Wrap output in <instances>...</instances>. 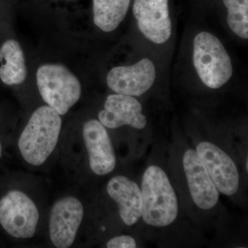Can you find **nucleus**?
<instances>
[{
	"instance_id": "1",
	"label": "nucleus",
	"mask_w": 248,
	"mask_h": 248,
	"mask_svg": "<svg viewBox=\"0 0 248 248\" xmlns=\"http://www.w3.org/2000/svg\"><path fill=\"white\" fill-rule=\"evenodd\" d=\"M62 124L60 115L48 106L32 113L18 141L26 161L38 166L46 161L58 143Z\"/></svg>"
},
{
	"instance_id": "2",
	"label": "nucleus",
	"mask_w": 248,
	"mask_h": 248,
	"mask_svg": "<svg viewBox=\"0 0 248 248\" xmlns=\"http://www.w3.org/2000/svg\"><path fill=\"white\" fill-rule=\"evenodd\" d=\"M142 218L146 224L155 227L170 225L177 218L178 201L167 174L156 166L148 167L141 185Z\"/></svg>"
},
{
	"instance_id": "3",
	"label": "nucleus",
	"mask_w": 248,
	"mask_h": 248,
	"mask_svg": "<svg viewBox=\"0 0 248 248\" xmlns=\"http://www.w3.org/2000/svg\"><path fill=\"white\" fill-rule=\"evenodd\" d=\"M193 62L202 82L210 89H219L232 76V64L228 52L221 41L210 32H202L196 36Z\"/></svg>"
},
{
	"instance_id": "4",
	"label": "nucleus",
	"mask_w": 248,
	"mask_h": 248,
	"mask_svg": "<svg viewBox=\"0 0 248 248\" xmlns=\"http://www.w3.org/2000/svg\"><path fill=\"white\" fill-rule=\"evenodd\" d=\"M42 99L60 115H66L81 96V84L76 76L61 64L42 65L36 73Z\"/></svg>"
},
{
	"instance_id": "5",
	"label": "nucleus",
	"mask_w": 248,
	"mask_h": 248,
	"mask_svg": "<svg viewBox=\"0 0 248 248\" xmlns=\"http://www.w3.org/2000/svg\"><path fill=\"white\" fill-rule=\"evenodd\" d=\"M39 217L35 204L21 191H10L0 200V224L15 238L32 237Z\"/></svg>"
},
{
	"instance_id": "6",
	"label": "nucleus",
	"mask_w": 248,
	"mask_h": 248,
	"mask_svg": "<svg viewBox=\"0 0 248 248\" xmlns=\"http://www.w3.org/2000/svg\"><path fill=\"white\" fill-rule=\"evenodd\" d=\"M83 217L84 208L76 197H66L55 202L49 222V234L55 247L67 248L72 246Z\"/></svg>"
},
{
	"instance_id": "7",
	"label": "nucleus",
	"mask_w": 248,
	"mask_h": 248,
	"mask_svg": "<svg viewBox=\"0 0 248 248\" xmlns=\"http://www.w3.org/2000/svg\"><path fill=\"white\" fill-rule=\"evenodd\" d=\"M196 152L217 190L223 195H234L239 189V175L231 156L210 142H202L197 146Z\"/></svg>"
},
{
	"instance_id": "8",
	"label": "nucleus",
	"mask_w": 248,
	"mask_h": 248,
	"mask_svg": "<svg viewBox=\"0 0 248 248\" xmlns=\"http://www.w3.org/2000/svg\"><path fill=\"white\" fill-rule=\"evenodd\" d=\"M133 14L140 31L158 45L167 42L172 34L169 0H135Z\"/></svg>"
},
{
	"instance_id": "9",
	"label": "nucleus",
	"mask_w": 248,
	"mask_h": 248,
	"mask_svg": "<svg viewBox=\"0 0 248 248\" xmlns=\"http://www.w3.org/2000/svg\"><path fill=\"white\" fill-rule=\"evenodd\" d=\"M156 69L149 59L128 66H117L108 73V87L117 94L140 96L147 92L154 84Z\"/></svg>"
},
{
	"instance_id": "10",
	"label": "nucleus",
	"mask_w": 248,
	"mask_h": 248,
	"mask_svg": "<svg viewBox=\"0 0 248 248\" xmlns=\"http://www.w3.org/2000/svg\"><path fill=\"white\" fill-rule=\"evenodd\" d=\"M83 138L89 156L90 167L97 175H106L115 169L116 157L105 126L99 121L86 122Z\"/></svg>"
},
{
	"instance_id": "11",
	"label": "nucleus",
	"mask_w": 248,
	"mask_h": 248,
	"mask_svg": "<svg viewBox=\"0 0 248 248\" xmlns=\"http://www.w3.org/2000/svg\"><path fill=\"white\" fill-rule=\"evenodd\" d=\"M183 164L193 202L199 208L203 210L213 208L218 201V190L197 152L192 149L187 150L184 154Z\"/></svg>"
},
{
	"instance_id": "12",
	"label": "nucleus",
	"mask_w": 248,
	"mask_h": 248,
	"mask_svg": "<svg viewBox=\"0 0 248 248\" xmlns=\"http://www.w3.org/2000/svg\"><path fill=\"white\" fill-rule=\"evenodd\" d=\"M99 122L107 128L114 129L124 125L143 129L146 117L142 114V106L132 96L110 94L107 97L104 110L98 115Z\"/></svg>"
},
{
	"instance_id": "13",
	"label": "nucleus",
	"mask_w": 248,
	"mask_h": 248,
	"mask_svg": "<svg viewBox=\"0 0 248 248\" xmlns=\"http://www.w3.org/2000/svg\"><path fill=\"white\" fill-rule=\"evenodd\" d=\"M107 192L117 206L122 221L133 226L142 216L141 191L138 184L124 176H116L109 181Z\"/></svg>"
},
{
	"instance_id": "14",
	"label": "nucleus",
	"mask_w": 248,
	"mask_h": 248,
	"mask_svg": "<svg viewBox=\"0 0 248 248\" xmlns=\"http://www.w3.org/2000/svg\"><path fill=\"white\" fill-rule=\"evenodd\" d=\"M0 79L5 84H22L27 76L25 59L20 45L14 40L6 41L0 47Z\"/></svg>"
},
{
	"instance_id": "15",
	"label": "nucleus",
	"mask_w": 248,
	"mask_h": 248,
	"mask_svg": "<svg viewBox=\"0 0 248 248\" xmlns=\"http://www.w3.org/2000/svg\"><path fill=\"white\" fill-rule=\"evenodd\" d=\"M130 0H93L94 24L106 32L115 31L128 12Z\"/></svg>"
},
{
	"instance_id": "16",
	"label": "nucleus",
	"mask_w": 248,
	"mask_h": 248,
	"mask_svg": "<svg viewBox=\"0 0 248 248\" xmlns=\"http://www.w3.org/2000/svg\"><path fill=\"white\" fill-rule=\"evenodd\" d=\"M228 9V26L241 38H248V0H223Z\"/></svg>"
},
{
	"instance_id": "17",
	"label": "nucleus",
	"mask_w": 248,
	"mask_h": 248,
	"mask_svg": "<svg viewBox=\"0 0 248 248\" xmlns=\"http://www.w3.org/2000/svg\"><path fill=\"white\" fill-rule=\"evenodd\" d=\"M108 248H135L137 247L136 241L132 236L122 235L111 239L107 243Z\"/></svg>"
},
{
	"instance_id": "18",
	"label": "nucleus",
	"mask_w": 248,
	"mask_h": 248,
	"mask_svg": "<svg viewBox=\"0 0 248 248\" xmlns=\"http://www.w3.org/2000/svg\"><path fill=\"white\" fill-rule=\"evenodd\" d=\"M2 156V147H1V142H0V158Z\"/></svg>"
},
{
	"instance_id": "19",
	"label": "nucleus",
	"mask_w": 248,
	"mask_h": 248,
	"mask_svg": "<svg viewBox=\"0 0 248 248\" xmlns=\"http://www.w3.org/2000/svg\"><path fill=\"white\" fill-rule=\"evenodd\" d=\"M248 159H247V161H246V170H248Z\"/></svg>"
}]
</instances>
